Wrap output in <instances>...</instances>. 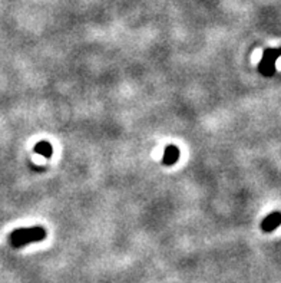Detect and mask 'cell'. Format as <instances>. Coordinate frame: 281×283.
Here are the masks:
<instances>
[{
	"instance_id": "6da1fadb",
	"label": "cell",
	"mask_w": 281,
	"mask_h": 283,
	"mask_svg": "<svg viewBox=\"0 0 281 283\" xmlns=\"http://www.w3.org/2000/svg\"><path fill=\"white\" fill-rule=\"evenodd\" d=\"M45 237H46V230L42 226L23 227V229L15 230L10 234V243L15 249H20L30 243L42 242V240H45Z\"/></svg>"
},
{
	"instance_id": "7a4b0ae2",
	"label": "cell",
	"mask_w": 281,
	"mask_h": 283,
	"mask_svg": "<svg viewBox=\"0 0 281 283\" xmlns=\"http://www.w3.org/2000/svg\"><path fill=\"white\" fill-rule=\"evenodd\" d=\"M280 58V49L277 48H270L265 49L262 53L261 62L258 63V71L264 76H271L275 73V61Z\"/></svg>"
},
{
	"instance_id": "3957f363",
	"label": "cell",
	"mask_w": 281,
	"mask_h": 283,
	"mask_svg": "<svg viewBox=\"0 0 281 283\" xmlns=\"http://www.w3.org/2000/svg\"><path fill=\"white\" fill-rule=\"evenodd\" d=\"M280 222H281V216H280V212H274L268 214L262 223H261V229L264 230L265 233H270L272 230H275L278 226H280Z\"/></svg>"
},
{
	"instance_id": "277c9868",
	"label": "cell",
	"mask_w": 281,
	"mask_h": 283,
	"mask_svg": "<svg viewBox=\"0 0 281 283\" xmlns=\"http://www.w3.org/2000/svg\"><path fill=\"white\" fill-rule=\"evenodd\" d=\"M180 160V148L174 144L168 145L164 151V157H162V162L164 165H174Z\"/></svg>"
},
{
	"instance_id": "5b68a950",
	"label": "cell",
	"mask_w": 281,
	"mask_h": 283,
	"mask_svg": "<svg viewBox=\"0 0 281 283\" xmlns=\"http://www.w3.org/2000/svg\"><path fill=\"white\" fill-rule=\"evenodd\" d=\"M35 152L46 157V158H49V157H52V154H53V148H52V145L48 141H40L35 145Z\"/></svg>"
}]
</instances>
